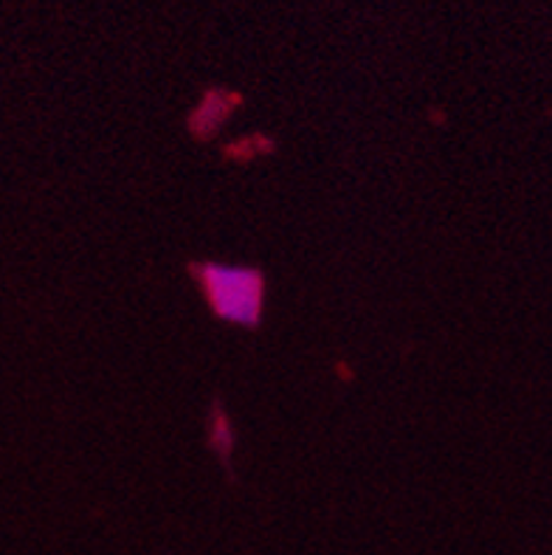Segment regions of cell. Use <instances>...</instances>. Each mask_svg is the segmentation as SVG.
I'll return each instance as SVG.
<instances>
[{"mask_svg": "<svg viewBox=\"0 0 552 555\" xmlns=\"http://www.w3.org/2000/svg\"><path fill=\"white\" fill-rule=\"evenodd\" d=\"M192 274L217 319L259 331L262 296H266V280L259 271L243 266H220V262H195Z\"/></svg>", "mask_w": 552, "mask_h": 555, "instance_id": "obj_1", "label": "cell"}]
</instances>
